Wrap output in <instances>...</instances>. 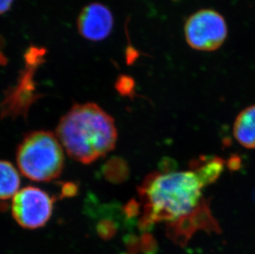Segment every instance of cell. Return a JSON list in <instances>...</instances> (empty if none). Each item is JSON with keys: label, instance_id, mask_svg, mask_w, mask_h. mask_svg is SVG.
Instances as JSON below:
<instances>
[{"label": "cell", "instance_id": "obj_1", "mask_svg": "<svg viewBox=\"0 0 255 254\" xmlns=\"http://www.w3.org/2000/svg\"><path fill=\"white\" fill-rule=\"evenodd\" d=\"M56 134L68 154L85 164L111 152L118 139L114 118L92 103L75 104L60 119Z\"/></svg>", "mask_w": 255, "mask_h": 254}, {"label": "cell", "instance_id": "obj_2", "mask_svg": "<svg viewBox=\"0 0 255 254\" xmlns=\"http://www.w3.org/2000/svg\"><path fill=\"white\" fill-rule=\"evenodd\" d=\"M201 188L193 172L151 173L139 187L142 199L146 201L139 226L149 230L155 222H173L190 213L200 202Z\"/></svg>", "mask_w": 255, "mask_h": 254}, {"label": "cell", "instance_id": "obj_3", "mask_svg": "<svg viewBox=\"0 0 255 254\" xmlns=\"http://www.w3.org/2000/svg\"><path fill=\"white\" fill-rule=\"evenodd\" d=\"M17 163L21 173L36 182H50L62 173L65 157L57 136L45 130L31 132L20 143Z\"/></svg>", "mask_w": 255, "mask_h": 254}, {"label": "cell", "instance_id": "obj_4", "mask_svg": "<svg viewBox=\"0 0 255 254\" xmlns=\"http://www.w3.org/2000/svg\"><path fill=\"white\" fill-rule=\"evenodd\" d=\"M228 34L227 22L212 9L199 10L188 17L184 26L185 40L191 48L200 51H217Z\"/></svg>", "mask_w": 255, "mask_h": 254}, {"label": "cell", "instance_id": "obj_5", "mask_svg": "<svg viewBox=\"0 0 255 254\" xmlns=\"http://www.w3.org/2000/svg\"><path fill=\"white\" fill-rule=\"evenodd\" d=\"M52 211V198L36 187H27L20 190L12 200V216L25 229L43 227L51 219Z\"/></svg>", "mask_w": 255, "mask_h": 254}, {"label": "cell", "instance_id": "obj_6", "mask_svg": "<svg viewBox=\"0 0 255 254\" xmlns=\"http://www.w3.org/2000/svg\"><path fill=\"white\" fill-rule=\"evenodd\" d=\"M209 200L202 199L192 212L167 225V235L171 240L185 246L197 230L221 233L218 222L212 216Z\"/></svg>", "mask_w": 255, "mask_h": 254}, {"label": "cell", "instance_id": "obj_7", "mask_svg": "<svg viewBox=\"0 0 255 254\" xmlns=\"http://www.w3.org/2000/svg\"><path fill=\"white\" fill-rule=\"evenodd\" d=\"M114 23L110 9L99 2L87 5L78 17L79 32L89 41L105 40L111 34Z\"/></svg>", "mask_w": 255, "mask_h": 254}, {"label": "cell", "instance_id": "obj_8", "mask_svg": "<svg viewBox=\"0 0 255 254\" xmlns=\"http://www.w3.org/2000/svg\"><path fill=\"white\" fill-rule=\"evenodd\" d=\"M225 161L220 157L202 155L191 161L189 167L202 187L216 182L224 170Z\"/></svg>", "mask_w": 255, "mask_h": 254}, {"label": "cell", "instance_id": "obj_9", "mask_svg": "<svg viewBox=\"0 0 255 254\" xmlns=\"http://www.w3.org/2000/svg\"><path fill=\"white\" fill-rule=\"evenodd\" d=\"M234 136L247 149H255V105L242 111L234 124Z\"/></svg>", "mask_w": 255, "mask_h": 254}, {"label": "cell", "instance_id": "obj_10", "mask_svg": "<svg viewBox=\"0 0 255 254\" xmlns=\"http://www.w3.org/2000/svg\"><path fill=\"white\" fill-rule=\"evenodd\" d=\"M20 187L19 173L12 163L0 160V200L9 199Z\"/></svg>", "mask_w": 255, "mask_h": 254}, {"label": "cell", "instance_id": "obj_11", "mask_svg": "<svg viewBox=\"0 0 255 254\" xmlns=\"http://www.w3.org/2000/svg\"><path fill=\"white\" fill-rule=\"evenodd\" d=\"M97 230L100 237L104 240H109L114 237L118 230V226L113 220L111 221L110 219H105L99 222Z\"/></svg>", "mask_w": 255, "mask_h": 254}, {"label": "cell", "instance_id": "obj_12", "mask_svg": "<svg viewBox=\"0 0 255 254\" xmlns=\"http://www.w3.org/2000/svg\"><path fill=\"white\" fill-rule=\"evenodd\" d=\"M134 85L135 83L131 78L128 76H122L118 79L116 87L118 92L123 95H130L134 90Z\"/></svg>", "mask_w": 255, "mask_h": 254}, {"label": "cell", "instance_id": "obj_13", "mask_svg": "<svg viewBox=\"0 0 255 254\" xmlns=\"http://www.w3.org/2000/svg\"><path fill=\"white\" fill-rule=\"evenodd\" d=\"M159 168L162 173H174L178 168L177 161L169 157H164L162 158L159 163Z\"/></svg>", "mask_w": 255, "mask_h": 254}, {"label": "cell", "instance_id": "obj_14", "mask_svg": "<svg viewBox=\"0 0 255 254\" xmlns=\"http://www.w3.org/2000/svg\"><path fill=\"white\" fill-rule=\"evenodd\" d=\"M142 248L145 252L153 253L156 250V244L151 235L145 234L142 237Z\"/></svg>", "mask_w": 255, "mask_h": 254}, {"label": "cell", "instance_id": "obj_15", "mask_svg": "<svg viewBox=\"0 0 255 254\" xmlns=\"http://www.w3.org/2000/svg\"><path fill=\"white\" fill-rule=\"evenodd\" d=\"M242 158L238 154H232L227 161V168L231 171H239L242 168Z\"/></svg>", "mask_w": 255, "mask_h": 254}, {"label": "cell", "instance_id": "obj_16", "mask_svg": "<svg viewBox=\"0 0 255 254\" xmlns=\"http://www.w3.org/2000/svg\"><path fill=\"white\" fill-rule=\"evenodd\" d=\"M76 187L72 183H66L63 188V194L65 195V197H71L76 192Z\"/></svg>", "mask_w": 255, "mask_h": 254}, {"label": "cell", "instance_id": "obj_17", "mask_svg": "<svg viewBox=\"0 0 255 254\" xmlns=\"http://www.w3.org/2000/svg\"><path fill=\"white\" fill-rule=\"evenodd\" d=\"M13 0H0V14L7 12L12 6Z\"/></svg>", "mask_w": 255, "mask_h": 254}, {"label": "cell", "instance_id": "obj_18", "mask_svg": "<svg viewBox=\"0 0 255 254\" xmlns=\"http://www.w3.org/2000/svg\"><path fill=\"white\" fill-rule=\"evenodd\" d=\"M253 199H254V201H255V191H254V192H253Z\"/></svg>", "mask_w": 255, "mask_h": 254}]
</instances>
